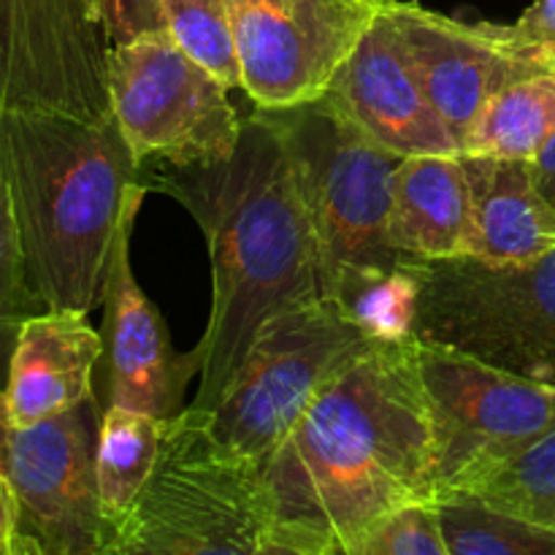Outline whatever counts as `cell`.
I'll use <instances>...</instances> for the list:
<instances>
[{
    "mask_svg": "<svg viewBox=\"0 0 555 555\" xmlns=\"http://www.w3.org/2000/svg\"><path fill=\"white\" fill-rule=\"evenodd\" d=\"M555 133V65L496 92L464 141L466 155L531 160Z\"/></svg>",
    "mask_w": 555,
    "mask_h": 555,
    "instance_id": "ac0fdd59",
    "label": "cell"
},
{
    "mask_svg": "<svg viewBox=\"0 0 555 555\" xmlns=\"http://www.w3.org/2000/svg\"><path fill=\"white\" fill-rule=\"evenodd\" d=\"M428 101L464 141L486 103L509 81L555 65V49L529 41L515 25L453 20L406 0H383Z\"/></svg>",
    "mask_w": 555,
    "mask_h": 555,
    "instance_id": "7c38bea8",
    "label": "cell"
},
{
    "mask_svg": "<svg viewBox=\"0 0 555 555\" xmlns=\"http://www.w3.org/2000/svg\"><path fill=\"white\" fill-rule=\"evenodd\" d=\"M139 182L182 204L209 247L211 312L193 406L215 410L266 320L323 296L296 163L274 119L255 106L231 155L144 160Z\"/></svg>",
    "mask_w": 555,
    "mask_h": 555,
    "instance_id": "7a4b0ae2",
    "label": "cell"
},
{
    "mask_svg": "<svg viewBox=\"0 0 555 555\" xmlns=\"http://www.w3.org/2000/svg\"><path fill=\"white\" fill-rule=\"evenodd\" d=\"M95 396L36 426L11 428L5 475L20 504L16 555H101Z\"/></svg>",
    "mask_w": 555,
    "mask_h": 555,
    "instance_id": "8fae6325",
    "label": "cell"
},
{
    "mask_svg": "<svg viewBox=\"0 0 555 555\" xmlns=\"http://www.w3.org/2000/svg\"><path fill=\"white\" fill-rule=\"evenodd\" d=\"M98 9L112 47L166 33L160 0H98Z\"/></svg>",
    "mask_w": 555,
    "mask_h": 555,
    "instance_id": "484cf974",
    "label": "cell"
},
{
    "mask_svg": "<svg viewBox=\"0 0 555 555\" xmlns=\"http://www.w3.org/2000/svg\"><path fill=\"white\" fill-rule=\"evenodd\" d=\"M41 312H47V307L27 274L20 233H16L14 215H11L5 184L0 179V388H5L11 352H14L20 328L33 314Z\"/></svg>",
    "mask_w": 555,
    "mask_h": 555,
    "instance_id": "cb8c5ba5",
    "label": "cell"
},
{
    "mask_svg": "<svg viewBox=\"0 0 555 555\" xmlns=\"http://www.w3.org/2000/svg\"><path fill=\"white\" fill-rule=\"evenodd\" d=\"M372 345L334 298L282 309L249 345L215 410L211 426L225 444L263 464L298 417L356 352Z\"/></svg>",
    "mask_w": 555,
    "mask_h": 555,
    "instance_id": "52a82bcc",
    "label": "cell"
},
{
    "mask_svg": "<svg viewBox=\"0 0 555 555\" xmlns=\"http://www.w3.org/2000/svg\"><path fill=\"white\" fill-rule=\"evenodd\" d=\"M453 493H469L502 513L555 531V428L509 459L469 477Z\"/></svg>",
    "mask_w": 555,
    "mask_h": 555,
    "instance_id": "ffe728a7",
    "label": "cell"
},
{
    "mask_svg": "<svg viewBox=\"0 0 555 555\" xmlns=\"http://www.w3.org/2000/svg\"><path fill=\"white\" fill-rule=\"evenodd\" d=\"M328 95L363 133L399 157L464 152L417 81L383 0Z\"/></svg>",
    "mask_w": 555,
    "mask_h": 555,
    "instance_id": "5bb4252c",
    "label": "cell"
},
{
    "mask_svg": "<svg viewBox=\"0 0 555 555\" xmlns=\"http://www.w3.org/2000/svg\"><path fill=\"white\" fill-rule=\"evenodd\" d=\"M437 431V499L555 428V385L417 339Z\"/></svg>",
    "mask_w": 555,
    "mask_h": 555,
    "instance_id": "9c48e42d",
    "label": "cell"
},
{
    "mask_svg": "<svg viewBox=\"0 0 555 555\" xmlns=\"http://www.w3.org/2000/svg\"><path fill=\"white\" fill-rule=\"evenodd\" d=\"M415 339L540 379L555 350V249L529 263L421 260Z\"/></svg>",
    "mask_w": 555,
    "mask_h": 555,
    "instance_id": "8992f818",
    "label": "cell"
},
{
    "mask_svg": "<svg viewBox=\"0 0 555 555\" xmlns=\"http://www.w3.org/2000/svg\"><path fill=\"white\" fill-rule=\"evenodd\" d=\"M285 135L318 242L320 293L404 263L388 238L396 168L404 157L363 133L334 95L263 108Z\"/></svg>",
    "mask_w": 555,
    "mask_h": 555,
    "instance_id": "5b68a950",
    "label": "cell"
},
{
    "mask_svg": "<svg viewBox=\"0 0 555 555\" xmlns=\"http://www.w3.org/2000/svg\"><path fill=\"white\" fill-rule=\"evenodd\" d=\"M263 555H352L385 515L437 502V431L417 339L372 341L318 390L260 464Z\"/></svg>",
    "mask_w": 555,
    "mask_h": 555,
    "instance_id": "6da1fadb",
    "label": "cell"
},
{
    "mask_svg": "<svg viewBox=\"0 0 555 555\" xmlns=\"http://www.w3.org/2000/svg\"><path fill=\"white\" fill-rule=\"evenodd\" d=\"M20 545V504L9 475L0 472V555H16Z\"/></svg>",
    "mask_w": 555,
    "mask_h": 555,
    "instance_id": "83f0119b",
    "label": "cell"
},
{
    "mask_svg": "<svg viewBox=\"0 0 555 555\" xmlns=\"http://www.w3.org/2000/svg\"><path fill=\"white\" fill-rule=\"evenodd\" d=\"M352 555H448L437 502H415L385 515Z\"/></svg>",
    "mask_w": 555,
    "mask_h": 555,
    "instance_id": "d4e9b609",
    "label": "cell"
},
{
    "mask_svg": "<svg viewBox=\"0 0 555 555\" xmlns=\"http://www.w3.org/2000/svg\"><path fill=\"white\" fill-rule=\"evenodd\" d=\"M103 339L87 312L47 309L33 314L16 336L5 377L11 426L25 428L87 401L101 366Z\"/></svg>",
    "mask_w": 555,
    "mask_h": 555,
    "instance_id": "9a60e30c",
    "label": "cell"
},
{
    "mask_svg": "<svg viewBox=\"0 0 555 555\" xmlns=\"http://www.w3.org/2000/svg\"><path fill=\"white\" fill-rule=\"evenodd\" d=\"M160 9L168 36L231 90H242L228 0H160Z\"/></svg>",
    "mask_w": 555,
    "mask_h": 555,
    "instance_id": "603a6c76",
    "label": "cell"
},
{
    "mask_svg": "<svg viewBox=\"0 0 555 555\" xmlns=\"http://www.w3.org/2000/svg\"><path fill=\"white\" fill-rule=\"evenodd\" d=\"M448 555H555V531L502 513L469 493L439 496Z\"/></svg>",
    "mask_w": 555,
    "mask_h": 555,
    "instance_id": "44dd1931",
    "label": "cell"
},
{
    "mask_svg": "<svg viewBox=\"0 0 555 555\" xmlns=\"http://www.w3.org/2000/svg\"><path fill=\"white\" fill-rule=\"evenodd\" d=\"M106 81L112 114L139 163L225 157L242 135L231 87L168 30L108 47Z\"/></svg>",
    "mask_w": 555,
    "mask_h": 555,
    "instance_id": "ba28073f",
    "label": "cell"
},
{
    "mask_svg": "<svg viewBox=\"0 0 555 555\" xmlns=\"http://www.w3.org/2000/svg\"><path fill=\"white\" fill-rule=\"evenodd\" d=\"M269 529L260 464L222 442L209 410L190 404L163 421L155 466L101 555H263Z\"/></svg>",
    "mask_w": 555,
    "mask_h": 555,
    "instance_id": "277c9868",
    "label": "cell"
},
{
    "mask_svg": "<svg viewBox=\"0 0 555 555\" xmlns=\"http://www.w3.org/2000/svg\"><path fill=\"white\" fill-rule=\"evenodd\" d=\"M9 406H5V393L0 388V472H5V459H9V437H11Z\"/></svg>",
    "mask_w": 555,
    "mask_h": 555,
    "instance_id": "f546056e",
    "label": "cell"
},
{
    "mask_svg": "<svg viewBox=\"0 0 555 555\" xmlns=\"http://www.w3.org/2000/svg\"><path fill=\"white\" fill-rule=\"evenodd\" d=\"M160 431L163 421L157 417L125 406H103L95 455L103 537L128 513L133 499L144 488L160 448Z\"/></svg>",
    "mask_w": 555,
    "mask_h": 555,
    "instance_id": "d6986e66",
    "label": "cell"
},
{
    "mask_svg": "<svg viewBox=\"0 0 555 555\" xmlns=\"http://www.w3.org/2000/svg\"><path fill=\"white\" fill-rule=\"evenodd\" d=\"M472 255L491 263H529L555 249V209L531 177L529 160L466 155Z\"/></svg>",
    "mask_w": 555,
    "mask_h": 555,
    "instance_id": "2e32d148",
    "label": "cell"
},
{
    "mask_svg": "<svg viewBox=\"0 0 555 555\" xmlns=\"http://www.w3.org/2000/svg\"><path fill=\"white\" fill-rule=\"evenodd\" d=\"M141 163L114 114L101 122L3 108L0 179L33 287L47 309L101 307Z\"/></svg>",
    "mask_w": 555,
    "mask_h": 555,
    "instance_id": "3957f363",
    "label": "cell"
},
{
    "mask_svg": "<svg viewBox=\"0 0 555 555\" xmlns=\"http://www.w3.org/2000/svg\"><path fill=\"white\" fill-rule=\"evenodd\" d=\"M529 163H531V177H534V184L540 188V193L545 195L547 204L555 209V133L545 141V146H542Z\"/></svg>",
    "mask_w": 555,
    "mask_h": 555,
    "instance_id": "f1b7e54d",
    "label": "cell"
},
{
    "mask_svg": "<svg viewBox=\"0 0 555 555\" xmlns=\"http://www.w3.org/2000/svg\"><path fill=\"white\" fill-rule=\"evenodd\" d=\"M388 238L404 258L472 255V201L461 155H415L399 163Z\"/></svg>",
    "mask_w": 555,
    "mask_h": 555,
    "instance_id": "e0dca14e",
    "label": "cell"
},
{
    "mask_svg": "<svg viewBox=\"0 0 555 555\" xmlns=\"http://www.w3.org/2000/svg\"><path fill=\"white\" fill-rule=\"evenodd\" d=\"M228 9L242 90L276 112L328 95L379 0H228Z\"/></svg>",
    "mask_w": 555,
    "mask_h": 555,
    "instance_id": "30bf717a",
    "label": "cell"
},
{
    "mask_svg": "<svg viewBox=\"0 0 555 555\" xmlns=\"http://www.w3.org/2000/svg\"><path fill=\"white\" fill-rule=\"evenodd\" d=\"M331 298L372 341L412 339L421 304V274L415 269V258H406L393 271L358 276Z\"/></svg>",
    "mask_w": 555,
    "mask_h": 555,
    "instance_id": "7402d4cb",
    "label": "cell"
},
{
    "mask_svg": "<svg viewBox=\"0 0 555 555\" xmlns=\"http://www.w3.org/2000/svg\"><path fill=\"white\" fill-rule=\"evenodd\" d=\"M513 25L529 41L555 49V0H534Z\"/></svg>",
    "mask_w": 555,
    "mask_h": 555,
    "instance_id": "4316f807",
    "label": "cell"
},
{
    "mask_svg": "<svg viewBox=\"0 0 555 555\" xmlns=\"http://www.w3.org/2000/svg\"><path fill=\"white\" fill-rule=\"evenodd\" d=\"M146 193L150 190L141 182L130 188L122 222H119L106 291H103L106 318H103L101 331V363L106 404L168 421L184 410V393L193 374H201L204 356L198 345L190 352L173 347L171 331L160 309L155 307V301H150L133 276L130 238H133L135 217Z\"/></svg>",
    "mask_w": 555,
    "mask_h": 555,
    "instance_id": "4fadbf2b",
    "label": "cell"
}]
</instances>
